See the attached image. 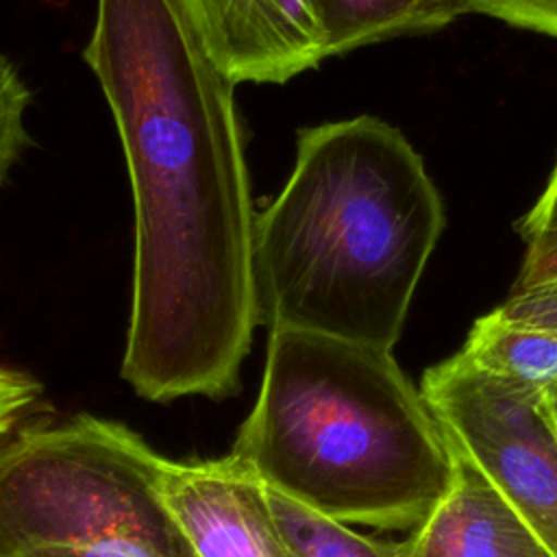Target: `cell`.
<instances>
[{
	"label": "cell",
	"mask_w": 557,
	"mask_h": 557,
	"mask_svg": "<svg viewBox=\"0 0 557 557\" xmlns=\"http://www.w3.org/2000/svg\"><path fill=\"white\" fill-rule=\"evenodd\" d=\"M178 2L202 48L233 85H283L329 57L311 0Z\"/></svg>",
	"instance_id": "obj_6"
},
{
	"label": "cell",
	"mask_w": 557,
	"mask_h": 557,
	"mask_svg": "<svg viewBox=\"0 0 557 557\" xmlns=\"http://www.w3.org/2000/svg\"><path fill=\"white\" fill-rule=\"evenodd\" d=\"M326 54H344L398 35L431 33L472 13L468 0H311Z\"/></svg>",
	"instance_id": "obj_9"
},
{
	"label": "cell",
	"mask_w": 557,
	"mask_h": 557,
	"mask_svg": "<svg viewBox=\"0 0 557 557\" xmlns=\"http://www.w3.org/2000/svg\"><path fill=\"white\" fill-rule=\"evenodd\" d=\"M41 385L26 372L0 366V437L11 431L17 418L37 403Z\"/></svg>",
	"instance_id": "obj_16"
},
{
	"label": "cell",
	"mask_w": 557,
	"mask_h": 557,
	"mask_svg": "<svg viewBox=\"0 0 557 557\" xmlns=\"http://www.w3.org/2000/svg\"><path fill=\"white\" fill-rule=\"evenodd\" d=\"M28 102V87L20 78L15 65L0 54V185L30 144L24 124Z\"/></svg>",
	"instance_id": "obj_13"
},
{
	"label": "cell",
	"mask_w": 557,
	"mask_h": 557,
	"mask_svg": "<svg viewBox=\"0 0 557 557\" xmlns=\"http://www.w3.org/2000/svg\"><path fill=\"white\" fill-rule=\"evenodd\" d=\"M83 59L111 109L133 196L122 376L154 403L226 398L259 326L235 85L178 0H96Z\"/></svg>",
	"instance_id": "obj_1"
},
{
	"label": "cell",
	"mask_w": 557,
	"mask_h": 557,
	"mask_svg": "<svg viewBox=\"0 0 557 557\" xmlns=\"http://www.w3.org/2000/svg\"><path fill=\"white\" fill-rule=\"evenodd\" d=\"M542 389L494 376L459 350L429 366L420 381L444 433L557 557V433Z\"/></svg>",
	"instance_id": "obj_5"
},
{
	"label": "cell",
	"mask_w": 557,
	"mask_h": 557,
	"mask_svg": "<svg viewBox=\"0 0 557 557\" xmlns=\"http://www.w3.org/2000/svg\"><path fill=\"white\" fill-rule=\"evenodd\" d=\"M444 437L450 453L448 487L400 542L403 557H555L483 470Z\"/></svg>",
	"instance_id": "obj_8"
},
{
	"label": "cell",
	"mask_w": 557,
	"mask_h": 557,
	"mask_svg": "<svg viewBox=\"0 0 557 557\" xmlns=\"http://www.w3.org/2000/svg\"><path fill=\"white\" fill-rule=\"evenodd\" d=\"M472 13L557 39V0H468Z\"/></svg>",
	"instance_id": "obj_14"
},
{
	"label": "cell",
	"mask_w": 557,
	"mask_h": 557,
	"mask_svg": "<svg viewBox=\"0 0 557 557\" xmlns=\"http://www.w3.org/2000/svg\"><path fill=\"white\" fill-rule=\"evenodd\" d=\"M542 409H544L548 422L553 424V429L557 433V383L546 385L542 389Z\"/></svg>",
	"instance_id": "obj_18"
},
{
	"label": "cell",
	"mask_w": 557,
	"mask_h": 557,
	"mask_svg": "<svg viewBox=\"0 0 557 557\" xmlns=\"http://www.w3.org/2000/svg\"><path fill=\"white\" fill-rule=\"evenodd\" d=\"M444 224L398 128L372 115L300 128L292 174L255 218L259 324L392 352Z\"/></svg>",
	"instance_id": "obj_2"
},
{
	"label": "cell",
	"mask_w": 557,
	"mask_h": 557,
	"mask_svg": "<svg viewBox=\"0 0 557 557\" xmlns=\"http://www.w3.org/2000/svg\"><path fill=\"white\" fill-rule=\"evenodd\" d=\"M231 455L309 511L381 531L418 529L450 481L444 431L389 350L292 329H270Z\"/></svg>",
	"instance_id": "obj_3"
},
{
	"label": "cell",
	"mask_w": 557,
	"mask_h": 557,
	"mask_svg": "<svg viewBox=\"0 0 557 557\" xmlns=\"http://www.w3.org/2000/svg\"><path fill=\"white\" fill-rule=\"evenodd\" d=\"M498 309L509 318L557 326V233L527 242L520 270Z\"/></svg>",
	"instance_id": "obj_12"
},
{
	"label": "cell",
	"mask_w": 557,
	"mask_h": 557,
	"mask_svg": "<svg viewBox=\"0 0 557 557\" xmlns=\"http://www.w3.org/2000/svg\"><path fill=\"white\" fill-rule=\"evenodd\" d=\"M165 500L198 557H302L283 533L265 483L231 453L170 461Z\"/></svg>",
	"instance_id": "obj_7"
},
{
	"label": "cell",
	"mask_w": 557,
	"mask_h": 557,
	"mask_svg": "<svg viewBox=\"0 0 557 557\" xmlns=\"http://www.w3.org/2000/svg\"><path fill=\"white\" fill-rule=\"evenodd\" d=\"M459 352L513 383L540 389L557 383V326L509 318L498 307L474 320Z\"/></svg>",
	"instance_id": "obj_10"
},
{
	"label": "cell",
	"mask_w": 557,
	"mask_h": 557,
	"mask_svg": "<svg viewBox=\"0 0 557 557\" xmlns=\"http://www.w3.org/2000/svg\"><path fill=\"white\" fill-rule=\"evenodd\" d=\"M516 231L524 244L540 235L557 233V159L544 191L537 196V200L524 213V218L516 222Z\"/></svg>",
	"instance_id": "obj_17"
},
{
	"label": "cell",
	"mask_w": 557,
	"mask_h": 557,
	"mask_svg": "<svg viewBox=\"0 0 557 557\" xmlns=\"http://www.w3.org/2000/svg\"><path fill=\"white\" fill-rule=\"evenodd\" d=\"M22 557H178L165 546L139 535H111L85 544L39 548Z\"/></svg>",
	"instance_id": "obj_15"
},
{
	"label": "cell",
	"mask_w": 557,
	"mask_h": 557,
	"mask_svg": "<svg viewBox=\"0 0 557 557\" xmlns=\"http://www.w3.org/2000/svg\"><path fill=\"white\" fill-rule=\"evenodd\" d=\"M170 459L115 420L78 413L0 442V557L148 537L198 557L165 500Z\"/></svg>",
	"instance_id": "obj_4"
},
{
	"label": "cell",
	"mask_w": 557,
	"mask_h": 557,
	"mask_svg": "<svg viewBox=\"0 0 557 557\" xmlns=\"http://www.w3.org/2000/svg\"><path fill=\"white\" fill-rule=\"evenodd\" d=\"M274 516L302 557H403L400 542H385L352 531L268 490Z\"/></svg>",
	"instance_id": "obj_11"
}]
</instances>
